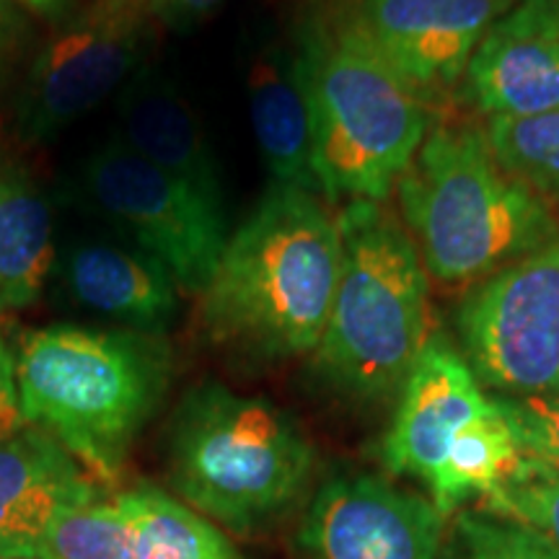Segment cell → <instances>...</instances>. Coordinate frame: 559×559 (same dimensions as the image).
I'll use <instances>...</instances> for the list:
<instances>
[{
  "label": "cell",
  "instance_id": "obj_1",
  "mask_svg": "<svg viewBox=\"0 0 559 559\" xmlns=\"http://www.w3.org/2000/svg\"><path fill=\"white\" fill-rule=\"evenodd\" d=\"M340 267L337 218L317 194L272 185L200 293L202 330L218 345L264 360L313 353L330 321Z\"/></svg>",
  "mask_w": 559,
  "mask_h": 559
},
{
  "label": "cell",
  "instance_id": "obj_2",
  "mask_svg": "<svg viewBox=\"0 0 559 559\" xmlns=\"http://www.w3.org/2000/svg\"><path fill=\"white\" fill-rule=\"evenodd\" d=\"M16 381L26 425L111 485L164 402L171 349L156 332L55 324L21 340Z\"/></svg>",
  "mask_w": 559,
  "mask_h": 559
},
{
  "label": "cell",
  "instance_id": "obj_3",
  "mask_svg": "<svg viewBox=\"0 0 559 559\" xmlns=\"http://www.w3.org/2000/svg\"><path fill=\"white\" fill-rule=\"evenodd\" d=\"M313 166L330 202H386L430 130L428 99L340 0L300 32Z\"/></svg>",
  "mask_w": 559,
  "mask_h": 559
},
{
  "label": "cell",
  "instance_id": "obj_4",
  "mask_svg": "<svg viewBox=\"0 0 559 559\" xmlns=\"http://www.w3.org/2000/svg\"><path fill=\"white\" fill-rule=\"evenodd\" d=\"M396 198L425 272L443 285L479 283L559 239L549 202L500 164L474 124H430Z\"/></svg>",
  "mask_w": 559,
  "mask_h": 559
},
{
  "label": "cell",
  "instance_id": "obj_5",
  "mask_svg": "<svg viewBox=\"0 0 559 559\" xmlns=\"http://www.w3.org/2000/svg\"><path fill=\"white\" fill-rule=\"evenodd\" d=\"M337 228L342 267L317 370L349 396L383 400L402 391L430 340V277L386 202H345Z\"/></svg>",
  "mask_w": 559,
  "mask_h": 559
},
{
  "label": "cell",
  "instance_id": "obj_6",
  "mask_svg": "<svg viewBox=\"0 0 559 559\" xmlns=\"http://www.w3.org/2000/svg\"><path fill=\"white\" fill-rule=\"evenodd\" d=\"M311 469L309 438L262 396L200 383L174 412L171 487L207 521L234 531L262 526L300 498Z\"/></svg>",
  "mask_w": 559,
  "mask_h": 559
},
{
  "label": "cell",
  "instance_id": "obj_7",
  "mask_svg": "<svg viewBox=\"0 0 559 559\" xmlns=\"http://www.w3.org/2000/svg\"><path fill=\"white\" fill-rule=\"evenodd\" d=\"M459 337L479 383L502 396L559 389V239L479 280Z\"/></svg>",
  "mask_w": 559,
  "mask_h": 559
},
{
  "label": "cell",
  "instance_id": "obj_8",
  "mask_svg": "<svg viewBox=\"0 0 559 559\" xmlns=\"http://www.w3.org/2000/svg\"><path fill=\"white\" fill-rule=\"evenodd\" d=\"M83 187L138 249L169 270L179 288H207L230 239L226 207L192 192L120 140L88 158Z\"/></svg>",
  "mask_w": 559,
  "mask_h": 559
},
{
  "label": "cell",
  "instance_id": "obj_9",
  "mask_svg": "<svg viewBox=\"0 0 559 559\" xmlns=\"http://www.w3.org/2000/svg\"><path fill=\"white\" fill-rule=\"evenodd\" d=\"M148 13L96 0L62 21L26 73L16 111L19 132L50 140L115 94L135 73L148 41Z\"/></svg>",
  "mask_w": 559,
  "mask_h": 559
},
{
  "label": "cell",
  "instance_id": "obj_10",
  "mask_svg": "<svg viewBox=\"0 0 559 559\" xmlns=\"http://www.w3.org/2000/svg\"><path fill=\"white\" fill-rule=\"evenodd\" d=\"M445 515L386 479L342 474L321 485L298 542L306 559H438Z\"/></svg>",
  "mask_w": 559,
  "mask_h": 559
},
{
  "label": "cell",
  "instance_id": "obj_11",
  "mask_svg": "<svg viewBox=\"0 0 559 559\" xmlns=\"http://www.w3.org/2000/svg\"><path fill=\"white\" fill-rule=\"evenodd\" d=\"M521 0H345L383 58L425 99L464 79L481 37Z\"/></svg>",
  "mask_w": 559,
  "mask_h": 559
},
{
  "label": "cell",
  "instance_id": "obj_12",
  "mask_svg": "<svg viewBox=\"0 0 559 559\" xmlns=\"http://www.w3.org/2000/svg\"><path fill=\"white\" fill-rule=\"evenodd\" d=\"M464 353L443 334H430L402 386L396 417L383 438V466L423 481L432 492L459 432L489 407Z\"/></svg>",
  "mask_w": 559,
  "mask_h": 559
},
{
  "label": "cell",
  "instance_id": "obj_13",
  "mask_svg": "<svg viewBox=\"0 0 559 559\" xmlns=\"http://www.w3.org/2000/svg\"><path fill=\"white\" fill-rule=\"evenodd\" d=\"M99 495V481L50 432L29 425L0 443V559H37L52 523Z\"/></svg>",
  "mask_w": 559,
  "mask_h": 559
},
{
  "label": "cell",
  "instance_id": "obj_14",
  "mask_svg": "<svg viewBox=\"0 0 559 559\" xmlns=\"http://www.w3.org/2000/svg\"><path fill=\"white\" fill-rule=\"evenodd\" d=\"M464 79L489 120L559 109V39L531 0H521L481 37Z\"/></svg>",
  "mask_w": 559,
  "mask_h": 559
},
{
  "label": "cell",
  "instance_id": "obj_15",
  "mask_svg": "<svg viewBox=\"0 0 559 559\" xmlns=\"http://www.w3.org/2000/svg\"><path fill=\"white\" fill-rule=\"evenodd\" d=\"M62 285L83 309L160 334L177 311V283L169 270L143 249L91 241L62 257Z\"/></svg>",
  "mask_w": 559,
  "mask_h": 559
},
{
  "label": "cell",
  "instance_id": "obj_16",
  "mask_svg": "<svg viewBox=\"0 0 559 559\" xmlns=\"http://www.w3.org/2000/svg\"><path fill=\"white\" fill-rule=\"evenodd\" d=\"M120 143L192 192L226 207L218 160L194 111L169 83L135 79L120 102Z\"/></svg>",
  "mask_w": 559,
  "mask_h": 559
},
{
  "label": "cell",
  "instance_id": "obj_17",
  "mask_svg": "<svg viewBox=\"0 0 559 559\" xmlns=\"http://www.w3.org/2000/svg\"><path fill=\"white\" fill-rule=\"evenodd\" d=\"M249 115L272 185L321 194L313 166V122L300 55L270 52L249 73Z\"/></svg>",
  "mask_w": 559,
  "mask_h": 559
},
{
  "label": "cell",
  "instance_id": "obj_18",
  "mask_svg": "<svg viewBox=\"0 0 559 559\" xmlns=\"http://www.w3.org/2000/svg\"><path fill=\"white\" fill-rule=\"evenodd\" d=\"M52 267L50 205L24 171L0 164V317L32 306Z\"/></svg>",
  "mask_w": 559,
  "mask_h": 559
},
{
  "label": "cell",
  "instance_id": "obj_19",
  "mask_svg": "<svg viewBox=\"0 0 559 559\" xmlns=\"http://www.w3.org/2000/svg\"><path fill=\"white\" fill-rule=\"evenodd\" d=\"M117 500L132 528V559H243L213 521L151 481L122 489Z\"/></svg>",
  "mask_w": 559,
  "mask_h": 559
},
{
  "label": "cell",
  "instance_id": "obj_20",
  "mask_svg": "<svg viewBox=\"0 0 559 559\" xmlns=\"http://www.w3.org/2000/svg\"><path fill=\"white\" fill-rule=\"evenodd\" d=\"M521 456L513 423L500 407L498 396H492L489 407L459 432L430 500L443 515L456 513L474 498L485 500L515 469Z\"/></svg>",
  "mask_w": 559,
  "mask_h": 559
},
{
  "label": "cell",
  "instance_id": "obj_21",
  "mask_svg": "<svg viewBox=\"0 0 559 559\" xmlns=\"http://www.w3.org/2000/svg\"><path fill=\"white\" fill-rule=\"evenodd\" d=\"M37 559H132V528L117 495L66 510L41 539Z\"/></svg>",
  "mask_w": 559,
  "mask_h": 559
},
{
  "label": "cell",
  "instance_id": "obj_22",
  "mask_svg": "<svg viewBox=\"0 0 559 559\" xmlns=\"http://www.w3.org/2000/svg\"><path fill=\"white\" fill-rule=\"evenodd\" d=\"M485 130L510 174L542 198H559V109L526 120H489Z\"/></svg>",
  "mask_w": 559,
  "mask_h": 559
},
{
  "label": "cell",
  "instance_id": "obj_23",
  "mask_svg": "<svg viewBox=\"0 0 559 559\" xmlns=\"http://www.w3.org/2000/svg\"><path fill=\"white\" fill-rule=\"evenodd\" d=\"M438 559H559V549L534 528L479 508L456 515Z\"/></svg>",
  "mask_w": 559,
  "mask_h": 559
},
{
  "label": "cell",
  "instance_id": "obj_24",
  "mask_svg": "<svg viewBox=\"0 0 559 559\" xmlns=\"http://www.w3.org/2000/svg\"><path fill=\"white\" fill-rule=\"evenodd\" d=\"M481 510L534 528L559 549V472L542 461L523 453L500 487L481 500Z\"/></svg>",
  "mask_w": 559,
  "mask_h": 559
},
{
  "label": "cell",
  "instance_id": "obj_25",
  "mask_svg": "<svg viewBox=\"0 0 559 559\" xmlns=\"http://www.w3.org/2000/svg\"><path fill=\"white\" fill-rule=\"evenodd\" d=\"M495 396L513 423L521 451L559 472V389L531 396Z\"/></svg>",
  "mask_w": 559,
  "mask_h": 559
},
{
  "label": "cell",
  "instance_id": "obj_26",
  "mask_svg": "<svg viewBox=\"0 0 559 559\" xmlns=\"http://www.w3.org/2000/svg\"><path fill=\"white\" fill-rule=\"evenodd\" d=\"M24 412H21L19 402V381H16V358L0 337V443L19 436L26 430Z\"/></svg>",
  "mask_w": 559,
  "mask_h": 559
},
{
  "label": "cell",
  "instance_id": "obj_27",
  "mask_svg": "<svg viewBox=\"0 0 559 559\" xmlns=\"http://www.w3.org/2000/svg\"><path fill=\"white\" fill-rule=\"evenodd\" d=\"M26 32H29V21H26L24 11L11 0H0V75L11 66Z\"/></svg>",
  "mask_w": 559,
  "mask_h": 559
},
{
  "label": "cell",
  "instance_id": "obj_28",
  "mask_svg": "<svg viewBox=\"0 0 559 559\" xmlns=\"http://www.w3.org/2000/svg\"><path fill=\"white\" fill-rule=\"evenodd\" d=\"M218 3L221 0H153V13L166 24L185 29L205 19Z\"/></svg>",
  "mask_w": 559,
  "mask_h": 559
},
{
  "label": "cell",
  "instance_id": "obj_29",
  "mask_svg": "<svg viewBox=\"0 0 559 559\" xmlns=\"http://www.w3.org/2000/svg\"><path fill=\"white\" fill-rule=\"evenodd\" d=\"M11 3H16L21 11L32 13V16L52 21V24H62V21H68L73 0H11Z\"/></svg>",
  "mask_w": 559,
  "mask_h": 559
},
{
  "label": "cell",
  "instance_id": "obj_30",
  "mask_svg": "<svg viewBox=\"0 0 559 559\" xmlns=\"http://www.w3.org/2000/svg\"><path fill=\"white\" fill-rule=\"evenodd\" d=\"M531 3L542 13V19L547 21L551 34L559 39V0H531Z\"/></svg>",
  "mask_w": 559,
  "mask_h": 559
},
{
  "label": "cell",
  "instance_id": "obj_31",
  "mask_svg": "<svg viewBox=\"0 0 559 559\" xmlns=\"http://www.w3.org/2000/svg\"><path fill=\"white\" fill-rule=\"evenodd\" d=\"M104 3H117V5H124V9L153 13V0H104Z\"/></svg>",
  "mask_w": 559,
  "mask_h": 559
}]
</instances>
